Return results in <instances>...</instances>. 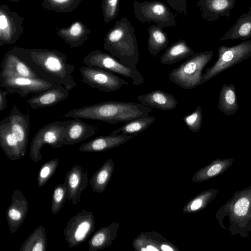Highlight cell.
Returning <instances> with one entry per match:
<instances>
[{
	"label": "cell",
	"mask_w": 251,
	"mask_h": 251,
	"mask_svg": "<svg viewBox=\"0 0 251 251\" xmlns=\"http://www.w3.org/2000/svg\"><path fill=\"white\" fill-rule=\"evenodd\" d=\"M0 146L7 158L12 160L25 156L20 145L11 129L7 116L0 122Z\"/></svg>",
	"instance_id": "44dd1931"
},
{
	"label": "cell",
	"mask_w": 251,
	"mask_h": 251,
	"mask_svg": "<svg viewBox=\"0 0 251 251\" xmlns=\"http://www.w3.org/2000/svg\"><path fill=\"white\" fill-rule=\"evenodd\" d=\"M202 117L201 108L198 105L191 113L184 116L183 120L190 131L197 132L201 128Z\"/></svg>",
	"instance_id": "d590c367"
},
{
	"label": "cell",
	"mask_w": 251,
	"mask_h": 251,
	"mask_svg": "<svg viewBox=\"0 0 251 251\" xmlns=\"http://www.w3.org/2000/svg\"><path fill=\"white\" fill-rule=\"evenodd\" d=\"M251 38V7L248 12L242 14L234 24L226 31L220 40L241 39L247 40Z\"/></svg>",
	"instance_id": "4316f807"
},
{
	"label": "cell",
	"mask_w": 251,
	"mask_h": 251,
	"mask_svg": "<svg viewBox=\"0 0 251 251\" xmlns=\"http://www.w3.org/2000/svg\"><path fill=\"white\" fill-rule=\"evenodd\" d=\"M119 227V223L114 222L96 231L88 242V251H97L111 245L116 237Z\"/></svg>",
	"instance_id": "d4e9b609"
},
{
	"label": "cell",
	"mask_w": 251,
	"mask_h": 251,
	"mask_svg": "<svg viewBox=\"0 0 251 251\" xmlns=\"http://www.w3.org/2000/svg\"><path fill=\"white\" fill-rule=\"evenodd\" d=\"M80 73L82 82L102 92H114L128 84L114 73L100 68L82 66Z\"/></svg>",
	"instance_id": "30bf717a"
},
{
	"label": "cell",
	"mask_w": 251,
	"mask_h": 251,
	"mask_svg": "<svg viewBox=\"0 0 251 251\" xmlns=\"http://www.w3.org/2000/svg\"><path fill=\"white\" fill-rule=\"evenodd\" d=\"M148 49L154 57L161 50L167 47L169 38L162 28L157 25H150L148 28Z\"/></svg>",
	"instance_id": "f546056e"
},
{
	"label": "cell",
	"mask_w": 251,
	"mask_h": 251,
	"mask_svg": "<svg viewBox=\"0 0 251 251\" xmlns=\"http://www.w3.org/2000/svg\"><path fill=\"white\" fill-rule=\"evenodd\" d=\"M0 76L39 78L30 66L10 50L6 52L2 59Z\"/></svg>",
	"instance_id": "ac0fdd59"
},
{
	"label": "cell",
	"mask_w": 251,
	"mask_h": 251,
	"mask_svg": "<svg viewBox=\"0 0 251 251\" xmlns=\"http://www.w3.org/2000/svg\"><path fill=\"white\" fill-rule=\"evenodd\" d=\"M9 0L11 2H18V1H20V0Z\"/></svg>",
	"instance_id": "b9f144b4"
},
{
	"label": "cell",
	"mask_w": 251,
	"mask_h": 251,
	"mask_svg": "<svg viewBox=\"0 0 251 251\" xmlns=\"http://www.w3.org/2000/svg\"><path fill=\"white\" fill-rule=\"evenodd\" d=\"M68 189L66 182L57 184L54 188L51 204V212L57 214L63 207L68 199Z\"/></svg>",
	"instance_id": "836d02e7"
},
{
	"label": "cell",
	"mask_w": 251,
	"mask_h": 251,
	"mask_svg": "<svg viewBox=\"0 0 251 251\" xmlns=\"http://www.w3.org/2000/svg\"><path fill=\"white\" fill-rule=\"evenodd\" d=\"M68 189V201L76 204L80 201L82 192L88 183V175L78 164L74 165L66 174L65 180Z\"/></svg>",
	"instance_id": "2e32d148"
},
{
	"label": "cell",
	"mask_w": 251,
	"mask_h": 251,
	"mask_svg": "<svg viewBox=\"0 0 251 251\" xmlns=\"http://www.w3.org/2000/svg\"><path fill=\"white\" fill-rule=\"evenodd\" d=\"M134 32L127 18L117 20L103 38V49L127 67L137 69L139 52Z\"/></svg>",
	"instance_id": "3957f363"
},
{
	"label": "cell",
	"mask_w": 251,
	"mask_h": 251,
	"mask_svg": "<svg viewBox=\"0 0 251 251\" xmlns=\"http://www.w3.org/2000/svg\"><path fill=\"white\" fill-rule=\"evenodd\" d=\"M249 201L246 198H243L239 200L234 205V211L237 216H245L248 211Z\"/></svg>",
	"instance_id": "f35d334b"
},
{
	"label": "cell",
	"mask_w": 251,
	"mask_h": 251,
	"mask_svg": "<svg viewBox=\"0 0 251 251\" xmlns=\"http://www.w3.org/2000/svg\"><path fill=\"white\" fill-rule=\"evenodd\" d=\"M235 3V0H199L197 6L203 19L214 22L221 17H229Z\"/></svg>",
	"instance_id": "e0dca14e"
},
{
	"label": "cell",
	"mask_w": 251,
	"mask_h": 251,
	"mask_svg": "<svg viewBox=\"0 0 251 251\" xmlns=\"http://www.w3.org/2000/svg\"><path fill=\"white\" fill-rule=\"evenodd\" d=\"M177 13L186 19L188 16L187 0H165Z\"/></svg>",
	"instance_id": "74e56055"
},
{
	"label": "cell",
	"mask_w": 251,
	"mask_h": 251,
	"mask_svg": "<svg viewBox=\"0 0 251 251\" xmlns=\"http://www.w3.org/2000/svg\"><path fill=\"white\" fill-rule=\"evenodd\" d=\"M151 107L142 103L121 101H106L72 109L64 117L102 121L110 124L126 123L149 116Z\"/></svg>",
	"instance_id": "7a4b0ae2"
},
{
	"label": "cell",
	"mask_w": 251,
	"mask_h": 251,
	"mask_svg": "<svg viewBox=\"0 0 251 251\" xmlns=\"http://www.w3.org/2000/svg\"><path fill=\"white\" fill-rule=\"evenodd\" d=\"M134 136L125 134L101 136L82 144L78 150L82 152H100L117 147Z\"/></svg>",
	"instance_id": "ffe728a7"
},
{
	"label": "cell",
	"mask_w": 251,
	"mask_h": 251,
	"mask_svg": "<svg viewBox=\"0 0 251 251\" xmlns=\"http://www.w3.org/2000/svg\"><path fill=\"white\" fill-rule=\"evenodd\" d=\"M251 56V40H245L230 47L220 46L218 58L214 64L202 74L200 85Z\"/></svg>",
	"instance_id": "5b68a950"
},
{
	"label": "cell",
	"mask_w": 251,
	"mask_h": 251,
	"mask_svg": "<svg viewBox=\"0 0 251 251\" xmlns=\"http://www.w3.org/2000/svg\"><path fill=\"white\" fill-rule=\"evenodd\" d=\"M132 247L137 251H179L171 242L156 231L142 232L134 238Z\"/></svg>",
	"instance_id": "4fadbf2b"
},
{
	"label": "cell",
	"mask_w": 251,
	"mask_h": 251,
	"mask_svg": "<svg viewBox=\"0 0 251 251\" xmlns=\"http://www.w3.org/2000/svg\"><path fill=\"white\" fill-rule=\"evenodd\" d=\"M47 239L45 227H37L22 244L20 251H46Z\"/></svg>",
	"instance_id": "4dcf8cb0"
},
{
	"label": "cell",
	"mask_w": 251,
	"mask_h": 251,
	"mask_svg": "<svg viewBox=\"0 0 251 251\" xmlns=\"http://www.w3.org/2000/svg\"><path fill=\"white\" fill-rule=\"evenodd\" d=\"M24 17L11 10L5 4L0 5V46L14 44L24 33Z\"/></svg>",
	"instance_id": "7c38bea8"
},
{
	"label": "cell",
	"mask_w": 251,
	"mask_h": 251,
	"mask_svg": "<svg viewBox=\"0 0 251 251\" xmlns=\"http://www.w3.org/2000/svg\"><path fill=\"white\" fill-rule=\"evenodd\" d=\"M101 6L104 22L108 24L117 16L120 0H101Z\"/></svg>",
	"instance_id": "8d00e7d4"
},
{
	"label": "cell",
	"mask_w": 251,
	"mask_h": 251,
	"mask_svg": "<svg viewBox=\"0 0 251 251\" xmlns=\"http://www.w3.org/2000/svg\"><path fill=\"white\" fill-rule=\"evenodd\" d=\"M96 221L93 212L82 209L71 218L63 230L69 248L75 247L86 241L94 231Z\"/></svg>",
	"instance_id": "9c48e42d"
},
{
	"label": "cell",
	"mask_w": 251,
	"mask_h": 251,
	"mask_svg": "<svg viewBox=\"0 0 251 251\" xmlns=\"http://www.w3.org/2000/svg\"><path fill=\"white\" fill-rule=\"evenodd\" d=\"M28 202L19 189H15L12 195L11 202L8 207L6 217L10 232H16L23 224L28 213Z\"/></svg>",
	"instance_id": "5bb4252c"
},
{
	"label": "cell",
	"mask_w": 251,
	"mask_h": 251,
	"mask_svg": "<svg viewBox=\"0 0 251 251\" xmlns=\"http://www.w3.org/2000/svg\"><path fill=\"white\" fill-rule=\"evenodd\" d=\"M195 52L185 40L179 39L165 50L160 57V63L164 65H171L186 59Z\"/></svg>",
	"instance_id": "484cf974"
},
{
	"label": "cell",
	"mask_w": 251,
	"mask_h": 251,
	"mask_svg": "<svg viewBox=\"0 0 251 251\" xmlns=\"http://www.w3.org/2000/svg\"><path fill=\"white\" fill-rule=\"evenodd\" d=\"M138 100L143 104L151 108L163 110H171L176 108L178 102L171 94L161 90H156L140 95Z\"/></svg>",
	"instance_id": "cb8c5ba5"
},
{
	"label": "cell",
	"mask_w": 251,
	"mask_h": 251,
	"mask_svg": "<svg viewBox=\"0 0 251 251\" xmlns=\"http://www.w3.org/2000/svg\"><path fill=\"white\" fill-rule=\"evenodd\" d=\"M155 121V117L150 116L134 119L110 134L116 135L120 132L128 135L136 136L147 129Z\"/></svg>",
	"instance_id": "1f68e13d"
},
{
	"label": "cell",
	"mask_w": 251,
	"mask_h": 251,
	"mask_svg": "<svg viewBox=\"0 0 251 251\" xmlns=\"http://www.w3.org/2000/svg\"><path fill=\"white\" fill-rule=\"evenodd\" d=\"M82 0H43L41 6L45 9L57 13H70L75 10Z\"/></svg>",
	"instance_id": "d6a6232c"
},
{
	"label": "cell",
	"mask_w": 251,
	"mask_h": 251,
	"mask_svg": "<svg viewBox=\"0 0 251 251\" xmlns=\"http://www.w3.org/2000/svg\"><path fill=\"white\" fill-rule=\"evenodd\" d=\"M7 118L12 132L18 140L25 155L28 145L30 116L22 112L18 107L14 106Z\"/></svg>",
	"instance_id": "9a60e30c"
},
{
	"label": "cell",
	"mask_w": 251,
	"mask_h": 251,
	"mask_svg": "<svg viewBox=\"0 0 251 251\" xmlns=\"http://www.w3.org/2000/svg\"><path fill=\"white\" fill-rule=\"evenodd\" d=\"M70 90L62 85L57 86L35 94L26 100L33 109L51 106L65 100L69 95Z\"/></svg>",
	"instance_id": "d6986e66"
},
{
	"label": "cell",
	"mask_w": 251,
	"mask_h": 251,
	"mask_svg": "<svg viewBox=\"0 0 251 251\" xmlns=\"http://www.w3.org/2000/svg\"><path fill=\"white\" fill-rule=\"evenodd\" d=\"M8 93L6 90H0V112H2L8 107L7 97Z\"/></svg>",
	"instance_id": "ab89813d"
},
{
	"label": "cell",
	"mask_w": 251,
	"mask_h": 251,
	"mask_svg": "<svg viewBox=\"0 0 251 251\" xmlns=\"http://www.w3.org/2000/svg\"><path fill=\"white\" fill-rule=\"evenodd\" d=\"M91 30L80 21H75L66 27L57 29L56 34L71 48H78L88 39Z\"/></svg>",
	"instance_id": "7402d4cb"
},
{
	"label": "cell",
	"mask_w": 251,
	"mask_h": 251,
	"mask_svg": "<svg viewBox=\"0 0 251 251\" xmlns=\"http://www.w3.org/2000/svg\"><path fill=\"white\" fill-rule=\"evenodd\" d=\"M59 161L57 159H52L42 164L37 176V185L39 188L44 186L55 173L58 166Z\"/></svg>",
	"instance_id": "e575fe53"
},
{
	"label": "cell",
	"mask_w": 251,
	"mask_h": 251,
	"mask_svg": "<svg viewBox=\"0 0 251 251\" xmlns=\"http://www.w3.org/2000/svg\"><path fill=\"white\" fill-rule=\"evenodd\" d=\"M114 168L113 159L110 158L94 173L89 180L93 192L101 193L105 191L111 180Z\"/></svg>",
	"instance_id": "f1b7e54d"
},
{
	"label": "cell",
	"mask_w": 251,
	"mask_h": 251,
	"mask_svg": "<svg viewBox=\"0 0 251 251\" xmlns=\"http://www.w3.org/2000/svg\"><path fill=\"white\" fill-rule=\"evenodd\" d=\"M218 108L225 115H233L237 112L239 105L234 84L223 85L219 95Z\"/></svg>",
	"instance_id": "83f0119b"
},
{
	"label": "cell",
	"mask_w": 251,
	"mask_h": 251,
	"mask_svg": "<svg viewBox=\"0 0 251 251\" xmlns=\"http://www.w3.org/2000/svg\"><path fill=\"white\" fill-rule=\"evenodd\" d=\"M40 78L0 76V86L10 94L17 93L21 98L29 94H37L57 86Z\"/></svg>",
	"instance_id": "8fae6325"
},
{
	"label": "cell",
	"mask_w": 251,
	"mask_h": 251,
	"mask_svg": "<svg viewBox=\"0 0 251 251\" xmlns=\"http://www.w3.org/2000/svg\"><path fill=\"white\" fill-rule=\"evenodd\" d=\"M69 122L70 120L55 121L39 129L33 137L29 148V157L33 162L42 159L40 151L45 145L48 144L54 149L64 146V141Z\"/></svg>",
	"instance_id": "8992f818"
},
{
	"label": "cell",
	"mask_w": 251,
	"mask_h": 251,
	"mask_svg": "<svg viewBox=\"0 0 251 251\" xmlns=\"http://www.w3.org/2000/svg\"><path fill=\"white\" fill-rule=\"evenodd\" d=\"M221 169L222 166L220 164L214 165L207 170L206 175L208 176H212L218 174Z\"/></svg>",
	"instance_id": "60d3db41"
},
{
	"label": "cell",
	"mask_w": 251,
	"mask_h": 251,
	"mask_svg": "<svg viewBox=\"0 0 251 251\" xmlns=\"http://www.w3.org/2000/svg\"><path fill=\"white\" fill-rule=\"evenodd\" d=\"M83 64L86 66L97 67L118 74L132 79V84L139 86L144 82L143 75L137 69L129 68L115 57L99 49L88 53L83 58Z\"/></svg>",
	"instance_id": "52a82bcc"
},
{
	"label": "cell",
	"mask_w": 251,
	"mask_h": 251,
	"mask_svg": "<svg viewBox=\"0 0 251 251\" xmlns=\"http://www.w3.org/2000/svg\"><path fill=\"white\" fill-rule=\"evenodd\" d=\"M133 6L135 17L142 23L152 22L162 28L176 25L175 15L161 1L134 0Z\"/></svg>",
	"instance_id": "ba28073f"
},
{
	"label": "cell",
	"mask_w": 251,
	"mask_h": 251,
	"mask_svg": "<svg viewBox=\"0 0 251 251\" xmlns=\"http://www.w3.org/2000/svg\"><path fill=\"white\" fill-rule=\"evenodd\" d=\"M213 56L212 50L195 52L168 74L170 80L184 89L200 85L202 72Z\"/></svg>",
	"instance_id": "277c9868"
},
{
	"label": "cell",
	"mask_w": 251,
	"mask_h": 251,
	"mask_svg": "<svg viewBox=\"0 0 251 251\" xmlns=\"http://www.w3.org/2000/svg\"><path fill=\"white\" fill-rule=\"evenodd\" d=\"M10 50L25 62L39 78L63 86L69 90L76 87L73 74L75 66L66 55L57 50L13 47Z\"/></svg>",
	"instance_id": "6da1fadb"
},
{
	"label": "cell",
	"mask_w": 251,
	"mask_h": 251,
	"mask_svg": "<svg viewBox=\"0 0 251 251\" xmlns=\"http://www.w3.org/2000/svg\"><path fill=\"white\" fill-rule=\"evenodd\" d=\"M97 130L93 126L89 125L79 118L70 120L67 126L64 146L74 145L96 134Z\"/></svg>",
	"instance_id": "603a6c76"
}]
</instances>
